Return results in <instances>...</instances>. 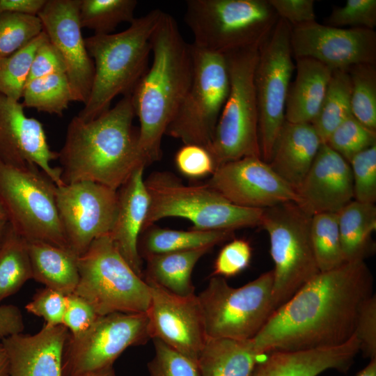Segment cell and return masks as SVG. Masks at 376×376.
I'll return each mask as SVG.
<instances>
[{
	"instance_id": "6da1fadb",
	"label": "cell",
	"mask_w": 376,
	"mask_h": 376,
	"mask_svg": "<svg viewBox=\"0 0 376 376\" xmlns=\"http://www.w3.org/2000/svg\"><path fill=\"white\" fill-rule=\"evenodd\" d=\"M364 260L320 272L278 308L251 339L262 355L343 345L354 335L362 304L373 294Z\"/></svg>"
},
{
	"instance_id": "7a4b0ae2",
	"label": "cell",
	"mask_w": 376,
	"mask_h": 376,
	"mask_svg": "<svg viewBox=\"0 0 376 376\" xmlns=\"http://www.w3.org/2000/svg\"><path fill=\"white\" fill-rule=\"evenodd\" d=\"M135 116L131 94L93 120L74 116L58 152L63 184L91 181L118 191L139 166H146Z\"/></svg>"
},
{
	"instance_id": "3957f363",
	"label": "cell",
	"mask_w": 376,
	"mask_h": 376,
	"mask_svg": "<svg viewBox=\"0 0 376 376\" xmlns=\"http://www.w3.org/2000/svg\"><path fill=\"white\" fill-rule=\"evenodd\" d=\"M152 63L131 95L139 120L138 146L146 166L161 159L162 140L192 78L191 44L164 12L151 37Z\"/></svg>"
},
{
	"instance_id": "277c9868",
	"label": "cell",
	"mask_w": 376,
	"mask_h": 376,
	"mask_svg": "<svg viewBox=\"0 0 376 376\" xmlns=\"http://www.w3.org/2000/svg\"><path fill=\"white\" fill-rule=\"evenodd\" d=\"M163 13L153 9L121 32L85 38L95 75L89 98L77 115L80 118L93 120L110 109L116 97L132 94L148 68L151 37Z\"/></svg>"
},
{
	"instance_id": "5b68a950",
	"label": "cell",
	"mask_w": 376,
	"mask_h": 376,
	"mask_svg": "<svg viewBox=\"0 0 376 376\" xmlns=\"http://www.w3.org/2000/svg\"><path fill=\"white\" fill-rule=\"evenodd\" d=\"M144 182L150 202L142 231L166 217L186 219L194 230L235 231L260 226L264 209L235 205L206 183L187 185L166 171L152 173Z\"/></svg>"
},
{
	"instance_id": "8992f818",
	"label": "cell",
	"mask_w": 376,
	"mask_h": 376,
	"mask_svg": "<svg viewBox=\"0 0 376 376\" xmlns=\"http://www.w3.org/2000/svg\"><path fill=\"white\" fill-rule=\"evenodd\" d=\"M185 4L193 45L223 55L260 48L279 19L268 0H188Z\"/></svg>"
},
{
	"instance_id": "52a82bcc",
	"label": "cell",
	"mask_w": 376,
	"mask_h": 376,
	"mask_svg": "<svg viewBox=\"0 0 376 376\" xmlns=\"http://www.w3.org/2000/svg\"><path fill=\"white\" fill-rule=\"evenodd\" d=\"M79 282L74 292L99 316L146 313L149 285L120 255L109 234L98 237L78 258Z\"/></svg>"
},
{
	"instance_id": "ba28073f",
	"label": "cell",
	"mask_w": 376,
	"mask_h": 376,
	"mask_svg": "<svg viewBox=\"0 0 376 376\" xmlns=\"http://www.w3.org/2000/svg\"><path fill=\"white\" fill-rule=\"evenodd\" d=\"M258 49H244L224 55L230 90L209 150L216 167L246 157H261L254 84Z\"/></svg>"
},
{
	"instance_id": "9c48e42d",
	"label": "cell",
	"mask_w": 376,
	"mask_h": 376,
	"mask_svg": "<svg viewBox=\"0 0 376 376\" xmlns=\"http://www.w3.org/2000/svg\"><path fill=\"white\" fill-rule=\"evenodd\" d=\"M57 185L35 164L0 162V201L7 221L26 241H42L69 249L59 219Z\"/></svg>"
},
{
	"instance_id": "30bf717a",
	"label": "cell",
	"mask_w": 376,
	"mask_h": 376,
	"mask_svg": "<svg viewBox=\"0 0 376 376\" xmlns=\"http://www.w3.org/2000/svg\"><path fill=\"white\" fill-rule=\"evenodd\" d=\"M312 216L295 202L263 210L260 226L267 233L274 264L275 311L319 272L311 235Z\"/></svg>"
},
{
	"instance_id": "8fae6325",
	"label": "cell",
	"mask_w": 376,
	"mask_h": 376,
	"mask_svg": "<svg viewBox=\"0 0 376 376\" xmlns=\"http://www.w3.org/2000/svg\"><path fill=\"white\" fill-rule=\"evenodd\" d=\"M273 271L239 287L212 276L198 298L207 337L240 340L253 338L275 311L272 301Z\"/></svg>"
},
{
	"instance_id": "7c38bea8",
	"label": "cell",
	"mask_w": 376,
	"mask_h": 376,
	"mask_svg": "<svg viewBox=\"0 0 376 376\" xmlns=\"http://www.w3.org/2000/svg\"><path fill=\"white\" fill-rule=\"evenodd\" d=\"M191 49V81L165 135L180 139L184 144H197L210 150L229 93V72L224 55L193 44Z\"/></svg>"
},
{
	"instance_id": "4fadbf2b",
	"label": "cell",
	"mask_w": 376,
	"mask_h": 376,
	"mask_svg": "<svg viewBox=\"0 0 376 376\" xmlns=\"http://www.w3.org/2000/svg\"><path fill=\"white\" fill-rule=\"evenodd\" d=\"M292 26L279 19L258 49L254 73L261 159L269 163L285 121L287 95L295 65L290 44Z\"/></svg>"
},
{
	"instance_id": "5bb4252c",
	"label": "cell",
	"mask_w": 376,
	"mask_h": 376,
	"mask_svg": "<svg viewBox=\"0 0 376 376\" xmlns=\"http://www.w3.org/2000/svg\"><path fill=\"white\" fill-rule=\"evenodd\" d=\"M151 339L146 313H112L98 316L83 333L69 334L62 359V376H89L111 367L129 347Z\"/></svg>"
},
{
	"instance_id": "9a60e30c",
	"label": "cell",
	"mask_w": 376,
	"mask_h": 376,
	"mask_svg": "<svg viewBox=\"0 0 376 376\" xmlns=\"http://www.w3.org/2000/svg\"><path fill=\"white\" fill-rule=\"evenodd\" d=\"M56 202L68 247L77 256L111 233L118 212L117 191L91 181L63 184L56 187Z\"/></svg>"
},
{
	"instance_id": "2e32d148",
	"label": "cell",
	"mask_w": 376,
	"mask_h": 376,
	"mask_svg": "<svg viewBox=\"0 0 376 376\" xmlns=\"http://www.w3.org/2000/svg\"><path fill=\"white\" fill-rule=\"evenodd\" d=\"M294 58H313L333 71L351 66L376 64V33L365 28H337L317 22L292 27Z\"/></svg>"
},
{
	"instance_id": "e0dca14e",
	"label": "cell",
	"mask_w": 376,
	"mask_h": 376,
	"mask_svg": "<svg viewBox=\"0 0 376 376\" xmlns=\"http://www.w3.org/2000/svg\"><path fill=\"white\" fill-rule=\"evenodd\" d=\"M206 184L233 204L266 209L297 202L295 190L260 157H246L216 167Z\"/></svg>"
},
{
	"instance_id": "ac0fdd59",
	"label": "cell",
	"mask_w": 376,
	"mask_h": 376,
	"mask_svg": "<svg viewBox=\"0 0 376 376\" xmlns=\"http://www.w3.org/2000/svg\"><path fill=\"white\" fill-rule=\"evenodd\" d=\"M146 312L151 339L165 344L197 361L207 335L202 308L195 294L182 297L150 283Z\"/></svg>"
},
{
	"instance_id": "d6986e66",
	"label": "cell",
	"mask_w": 376,
	"mask_h": 376,
	"mask_svg": "<svg viewBox=\"0 0 376 376\" xmlns=\"http://www.w3.org/2000/svg\"><path fill=\"white\" fill-rule=\"evenodd\" d=\"M81 0H47L39 13L43 31L62 54L72 101L85 104L93 86L95 66L86 47L79 21Z\"/></svg>"
},
{
	"instance_id": "ffe728a7",
	"label": "cell",
	"mask_w": 376,
	"mask_h": 376,
	"mask_svg": "<svg viewBox=\"0 0 376 376\" xmlns=\"http://www.w3.org/2000/svg\"><path fill=\"white\" fill-rule=\"evenodd\" d=\"M19 101L0 93V162L13 166L35 164L57 185L61 169L51 165L58 152L50 149L43 125L26 116Z\"/></svg>"
},
{
	"instance_id": "44dd1931",
	"label": "cell",
	"mask_w": 376,
	"mask_h": 376,
	"mask_svg": "<svg viewBox=\"0 0 376 376\" xmlns=\"http://www.w3.org/2000/svg\"><path fill=\"white\" fill-rule=\"evenodd\" d=\"M297 203L308 214L338 213L354 200L350 164L327 144L322 143L315 160L295 189Z\"/></svg>"
},
{
	"instance_id": "7402d4cb",
	"label": "cell",
	"mask_w": 376,
	"mask_h": 376,
	"mask_svg": "<svg viewBox=\"0 0 376 376\" xmlns=\"http://www.w3.org/2000/svg\"><path fill=\"white\" fill-rule=\"evenodd\" d=\"M69 334L62 324H45L34 334L22 332L2 339L10 376H62L63 354Z\"/></svg>"
},
{
	"instance_id": "603a6c76",
	"label": "cell",
	"mask_w": 376,
	"mask_h": 376,
	"mask_svg": "<svg viewBox=\"0 0 376 376\" xmlns=\"http://www.w3.org/2000/svg\"><path fill=\"white\" fill-rule=\"evenodd\" d=\"M359 352L355 335L335 347L273 351L256 364L250 376H318L328 370L346 373Z\"/></svg>"
},
{
	"instance_id": "cb8c5ba5",
	"label": "cell",
	"mask_w": 376,
	"mask_h": 376,
	"mask_svg": "<svg viewBox=\"0 0 376 376\" xmlns=\"http://www.w3.org/2000/svg\"><path fill=\"white\" fill-rule=\"evenodd\" d=\"M145 167L139 166L118 189V212L109 233L120 255L142 278V259L138 251V241L150 202L143 176Z\"/></svg>"
},
{
	"instance_id": "d4e9b609",
	"label": "cell",
	"mask_w": 376,
	"mask_h": 376,
	"mask_svg": "<svg viewBox=\"0 0 376 376\" xmlns=\"http://www.w3.org/2000/svg\"><path fill=\"white\" fill-rule=\"evenodd\" d=\"M322 143L312 124L285 121L268 164L295 190L311 167Z\"/></svg>"
},
{
	"instance_id": "484cf974",
	"label": "cell",
	"mask_w": 376,
	"mask_h": 376,
	"mask_svg": "<svg viewBox=\"0 0 376 376\" xmlns=\"http://www.w3.org/2000/svg\"><path fill=\"white\" fill-rule=\"evenodd\" d=\"M295 61L296 77L287 95L285 121L311 124L318 113L333 70L311 58H296Z\"/></svg>"
},
{
	"instance_id": "4316f807",
	"label": "cell",
	"mask_w": 376,
	"mask_h": 376,
	"mask_svg": "<svg viewBox=\"0 0 376 376\" xmlns=\"http://www.w3.org/2000/svg\"><path fill=\"white\" fill-rule=\"evenodd\" d=\"M26 242L33 279L65 295L73 293L79 282V256L45 242Z\"/></svg>"
},
{
	"instance_id": "83f0119b",
	"label": "cell",
	"mask_w": 376,
	"mask_h": 376,
	"mask_svg": "<svg viewBox=\"0 0 376 376\" xmlns=\"http://www.w3.org/2000/svg\"><path fill=\"white\" fill-rule=\"evenodd\" d=\"M261 356L251 339L207 337L197 363L201 376H250Z\"/></svg>"
},
{
	"instance_id": "f1b7e54d",
	"label": "cell",
	"mask_w": 376,
	"mask_h": 376,
	"mask_svg": "<svg viewBox=\"0 0 376 376\" xmlns=\"http://www.w3.org/2000/svg\"><path fill=\"white\" fill-rule=\"evenodd\" d=\"M211 249L205 247L150 256L145 258L143 279L179 296L194 295L192 271L200 258Z\"/></svg>"
},
{
	"instance_id": "f546056e",
	"label": "cell",
	"mask_w": 376,
	"mask_h": 376,
	"mask_svg": "<svg viewBox=\"0 0 376 376\" xmlns=\"http://www.w3.org/2000/svg\"><path fill=\"white\" fill-rule=\"evenodd\" d=\"M234 236V230H188L163 228L152 224L139 238L138 251L142 258L171 252L213 248Z\"/></svg>"
},
{
	"instance_id": "4dcf8cb0",
	"label": "cell",
	"mask_w": 376,
	"mask_h": 376,
	"mask_svg": "<svg viewBox=\"0 0 376 376\" xmlns=\"http://www.w3.org/2000/svg\"><path fill=\"white\" fill-rule=\"evenodd\" d=\"M338 228L345 262L364 260L373 251L376 206L352 200L338 212Z\"/></svg>"
},
{
	"instance_id": "1f68e13d",
	"label": "cell",
	"mask_w": 376,
	"mask_h": 376,
	"mask_svg": "<svg viewBox=\"0 0 376 376\" xmlns=\"http://www.w3.org/2000/svg\"><path fill=\"white\" fill-rule=\"evenodd\" d=\"M33 279L27 242L9 225L0 244V302Z\"/></svg>"
},
{
	"instance_id": "d6a6232c",
	"label": "cell",
	"mask_w": 376,
	"mask_h": 376,
	"mask_svg": "<svg viewBox=\"0 0 376 376\" xmlns=\"http://www.w3.org/2000/svg\"><path fill=\"white\" fill-rule=\"evenodd\" d=\"M352 115L350 75L347 70H334L318 113L311 123L322 143Z\"/></svg>"
},
{
	"instance_id": "836d02e7",
	"label": "cell",
	"mask_w": 376,
	"mask_h": 376,
	"mask_svg": "<svg viewBox=\"0 0 376 376\" xmlns=\"http://www.w3.org/2000/svg\"><path fill=\"white\" fill-rule=\"evenodd\" d=\"M22 98L24 107L62 116L72 101L66 73H56L28 81Z\"/></svg>"
},
{
	"instance_id": "e575fe53",
	"label": "cell",
	"mask_w": 376,
	"mask_h": 376,
	"mask_svg": "<svg viewBox=\"0 0 376 376\" xmlns=\"http://www.w3.org/2000/svg\"><path fill=\"white\" fill-rule=\"evenodd\" d=\"M137 4L136 0H81V28L91 29L95 35L113 33L120 24L134 21Z\"/></svg>"
},
{
	"instance_id": "d590c367",
	"label": "cell",
	"mask_w": 376,
	"mask_h": 376,
	"mask_svg": "<svg viewBox=\"0 0 376 376\" xmlns=\"http://www.w3.org/2000/svg\"><path fill=\"white\" fill-rule=\"evenodd\" d=\"M311 235L320 272L335 269L346 263L342 252L338 213L322 212L313 215Z\"/></svg>"
},
{
	"instance_id": "8d00e7d4",
	"label": "cell",
	"mask_w": 376,
	"mask_h": 376,
	"mask_svg": "<svg viewBox=\"0 0 376 376\" xmlns=\"http://www.w3.org/2000/svg\"><path fill=\"white\" fill-rule=\"evenodd\" d=\"M351 81V111L363 125L376 131V68L361 63L347 70Z\"/></svg>"
},
{
	"instance_id": "74e56055",
	"label": "cell",
	"mask_w": 376,
	"mask_h": 376,
	"mask_svg": "<svg viewBox=\"0 0 376 376\" xmlns=\"http://www.w3.org/2000/svg\"><path fill=\"white\" fill-rule=\"evenodd\" d=\"M47 38V34L42 31L22 49L0 58L1 94L19 101L36 52Z\"/></svg>"
},
{
	"instance_id": "f35d334b",
	"label": "cell",
	"mask_w": 376,
	"mask_h": 376,
	"mask_svg": "<svg viewBox=\"0 0 376 376\" xmlns=\"http://www.w3.org/2000/svg\"><path fill=\"white\" fill-rule=\"evenodd\" d=\"M42 31L38 17L0 11V58L22 49Z\"/></svg>"
},
{
	"instance_id": "ab89813d",
	"label": "cell",
	"mask_w": 376,
	"mask_h": 376,
	"mask_svg": "<svg viewBox=\"0 0 376 376\" xmlns=\"http://www.w3.org/2000/svg\"><path fill=\"white\" fill-rule=\"evenodd\" d=\"M324 143L349 162L356 154L376 144V131L365 127L352 115L334 130Z\"/></svg>"
},
{
	"instance_id": "60d3db41",
	"label": "cell",
	"mask_w": 376,
	"mask_h": 376,
	"mask_svg": "<svg viewBox=\"0 0 376 376\" xmlns=\"http://www.w3.org/2000/svg\"><path fill=\"white\" fill-rule=\"evenodd\" d=\"M155 354L148 363L150 376H201L197 361L153 338Z\"/></svg>"
},
{
	"instance_id": "b9f144b4",
	"label": "cell",
	"mask_w": 376,
	"mask_h": 376,
	"mask_svg": "<svg viewBox=\"0 0 376 376\" xmlns=\"http://www.w3.org/2000/svg\"><path fill=\"white\" fill-rule=\"evenodd\" d=\"M353 180L354 200L376 201V144L356 154L349 162Z\"/></svg>"
},
{
	"instance_id": "7bdbcfd3",
	"label": "cell",
	"mask_w": 376,
	"mask_h": 376,
	"mask_svg": "<svg viewBox=\"0 0 376 376\" xmlns=\"http://www.w3.org/2000/svg\"><path fill=\"white\" fill-rule=\"evenodd\" d=\"M326 25L345 28L376 26V0H347L343 6L334 7L326 19Z\"/></svg>"
},
{
	"instance_id": "ee69618b",
	"label": "cell",
	"mask_w": 376,
	"mask_h": 376,
	"mask_svg": "<svg viewBox=\"0 0 376 376\" xmlns=\"http://www.w3.org/2000/svg\"><path fill=\"white\" fill-rule=\"evenodd\" d=\"M175 164L179 172L190 179L212 175L215 164L208 149L197 144H184L175 153Z\"/></svg>"
},
{
	"instance_id": "f6af8a7d",
	"label": "cell",
	"mask_w": 376,
	"mask_h": 376,
	"mask_svg": "<svg viewBox=\"0 0 376 376\" xmlns=\"http://www.w3.org/2000/svg\"><path fill=\"white\" fill-rule=\"evenodd\" d=\"M252 248L244 239H233L219 251L212 276L230 277L247 268L251 263Z\"/></svg>"
},
{
	"instance_id": "bcb514c9",
	"label": "cell",
	"mask_w": 376,
	"mask_h": 376,
	"mask_svg": "<svg viewBox=\"0 0 376 376\" xmlns=\"http://www.w3.org/2000/svg\"><path fill=\"white\" fill-rule=\"evenodd\" d=\"M66 306V295L45 287L38 290L26 306L28 313L42 318L45 324L60 325L63 323Z\"/></svg>"
},
{
	"instance_id": "7dc6e473",
	"label": "cell",
	"mask_w": 376,
	"mask_h": 376,
	"mask_svg": "<svg viewBox=\"0 0 376 376\" xmlns=\"http://www.w3.org/2000/svg\"><path fill=\"white\" fill-rule=\"evenodd\" d=\"M359 351L370 359L376 358V296L373 295L361 306L354 331Z\"/></svg>"
},
{
	"instance_id": "c3c4849f",
	"label": "cell",
	"mask_w": 376,
	"mask_h": 376,
	"mask_svg": "<svg viewBox=\"0 0 376 376\" xmlns=\"http://www.w3.org/2000/svg\"><path fill=\"white\" fill-rule=\"evenodd\" d=\"M90 304L75 293L66 295V306L62 325L72 336L87 330L98 318Z\"/></svg>"
},
{
	"instance_id": "681fc988",
	"label": "cell",
	"mask_w": 376,
	"mask_h": 376,
	"mask_svg": "<svg viewBox=\"0 0 376 376\" xmlns=\"http://www.w3.org/2000/svg\"><path fill=\"white\" fill-rule=\"evenodd\" d=\"M66 71L62 54L47 38L36 52L27 81L53 74L66 73Z\"/></svg>"
},
{
	"instance_id": "f907efd6",
	"label": "cell",
	"mask_w": 376,
	"mask_h": 376,
	"mask_svg": "<svg viewBox=\"0 0 376 376\" xmlns=\"http://www.w3.org/2000/svg\"><path fill=\"white\" fill-rule=\"evenodd\" d=\"M280 19L292 27L316 22L313 0H268Z\"/></svg>"
},
{
	"instance_id": "816d5d0a",
	"label": "cell",
	"mask_w": 376,
	"mask_h": 376,
	"mask_svg": "<svg viewBox=\"0 0 376 376\" xmlns=\"http://www.w3.org/2000/svg\"><path fill=\"white\" fill-rule=\"evenodd\" d=\"M24 329L23 316L19 308L13 304L0 305V340L22 333Z\"/></svg>"
},
{
	"instance_id": "f5cc1de1",
	"label": "cell",
	"mask_w": 376,
	"mask_h": 376,
	"mask_svg": "<svg viewBox=\"0 0 376 376\" xmlns=\"http://www.w3.org/2000/svg\"><path fill=\"white\" fill-rule=\"evenodd\" d=\"M47 0H0V11L38 17Z\"/></svg>"
},
{
	"instance_id": "db71d44e",
	"label": "cell",
	"mask_w": 376,
	"mask_h": 376,
	"mask_svg": "<svg viewBox=\"0 0 376 376\" xmlns=\"http://www.w3.org/2000/svg\"><path fill=\"white\" fill-rule=\"evenodd\" d=\"M0 376H10L9 361L1 342H0Z\"/></svg>"
},
{
	"instance_id": "11a10c76",
	"label": "cell",
	"mask_w": 376,
	"mask_h": 376,
	"mask_svg": "<svg viewBox=\"0 0 376 376\" xmlns=\"http://www.w3.org/2000/svg\"><path fill=\"white\" fill-rule=\"evenodd\" d=\"M356 376H376V358L370 359L368 364L360 370Z\"/></svg>"
},
{
	"instance_id": "9f6ffc18",
	"label": "cell",
	"mask_w": 376,
	"mask_h": 376,
	"mask_svg": "<svg viewBox=\"0 0 376 376\" xmlns=\"http://www.w3.org/2000/svg\"><path fill=\"white\" fill-rule=\"evenodd\" d=\"M89 376H116L113 367H109Z\"/></svg>"
},
{
	"instance_id": "6f0895ef",
	"label": "cell",
	"mask_w": 376,
	"mask_h": 376,
	"mask_svg": "<svg viewBox=\"0 0 376 376\" xmlns=\"http://www.w3.org/2000/svg\"><path fill=\"white\" fill-rule=\"evenodd\" d=\"M7 226H8V221L6 220L0 221V244L3 238Z\"/></svg>"
},
{
	"instance_id": "680465c9",
	"label": "cell",
	"mask_w": 376,
	"mask_h": 376,
	"mask_svg": "<svg viewBox=\"0 0 376 376\" xmlns=\"http://www.w3.org/2000/svg\"><path fill=\"white\" fill-rule=\"evenodd\" d=\"M3 220L7 221V217H6L5 210L0 201V221H3Z\"/></svg>"
}]
</instances>
